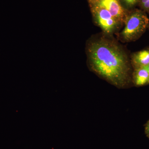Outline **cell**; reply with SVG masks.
I'll return each mask as SVG.
<instances>
[{
  "label": "cell",
  "instance_id": "6da1fadb",
  "mask_svg": "<svg viewBox=\"0 0 149 149\" xmlns=\"http://www.w3.org/2000/svg\"><path fill=\"white\" fill-rule=\"evenodd\" d=\"M86 50L88 65L97 75L118 88L130 83V59L112 36L102 33L93 36L87 42Z\"/></svg>",
  "mask_w": 149,
  "mask_h": 149
},
{
  "label": "cell",
  "instance_id": "7a4b0ae2",
  "mask_svg": "<svg viewBox=\"0 0 149 149\" xmlns=\"http://www.w3.org/2000/svg\"><path fill=\"white\" fill-rule=\"evenodd\" d=\"M118 38L123 42H134L140 38L149 26L147 14L140 8L128 11Z\"/></svg>",
  "mask_w": 149,
  "mask_h": 149
},
{
  "label": "cell",
  "instance_id": "3957f363",
  "mask_svg": "<svg viewBox=\"0 0 149 149\" xmlns=\"http://www.w3.org/2000/svg\"><path fill=\"white\" fill-rule=\"evenodd\" d=\"M94 22L105 35L112 36L117 33L123 24L105 9L95 5H90Z\"/></svg>",
  "mask_w": 149,
  "mask_h": 149
},
{
  "label": "cell",
  "instance_id": "277c9868",
  "mask_svg": "<svg viewBox=\"0 0 149 149\" xmlns=\"http://www.w3.org/2000/svg\"><path fill=\"white\" fill-rule=\"evenodd\" d=\"M90 5H95L105 9L123 24H124L128 11L122 6L120 0H97Z\"/></svg>",
  "mask_w": 149,
  "mask_h": 149
},
{
  "label": "cell",
  "instance_id": "5b68a950",
  "mask_svg": "<svg viewBox=\"0 0 149 149\" xmlns=\"http://www.w3.org/2000/svg\"><path fill=\"white\" fill-rule=\"evenodd\" d=\"M130 59V63L134 69L146 67L149 64V49L133 53Z\"/></svg>",
  "mask_w": 149,
  "mask_h": 149
},
{
  "label": "cell",
  "instance_id": "8992f818",
  "mask_svg": "<svg viewBox=\"0 0 149 149\" xmlns=\"http://www.w3.org/2000/svg\"><path fill=\"white\" fill-rule=\"evenodd\" d=\"M132 80L136 86H141L149 83V74L146 67L134 69Z\"/></svg>",
  "mask_w": 149,
  "mask_h": 149
},
{
  "label": "cell",
  "instance_id": "52a82bcc",
  "mask_svg": "<svg viewBox=\"0 0 149 149\" xmlns=\"http://www.w3.org/2000/svg\"><path fill=\"white\" fill-rule=\"evenodd\" d=\"M139 0H120L123 8L126 10L129 11L136 8L138 6Z\"/></svg>",
  "mask_w": 149,
  "mask_h": 149
},
{
  "label": "cell",
  "instance_id": "ba28073f",
  "mask_svg": "<svg viewBox=\"0 0 149 149\" xmlns=\"http://www.w3.org/2000/svg\"><path fill=\"white\" fill-rule=\"evenodd\" d=\"M138 6L140 9L149 14V0H139Z\"/></svg>",
  "mask_w": 149,
  "mask_h": 149
},
{
  "label": "cell",
  "instance_id": "9c48e42d",
  "mask_svg": "<svg viewBox=\"0 0 149 149\" xmlns=\"http://www.w3.org/2000/svg\"><path fill=\"white\" fill-rule=\"evenodd\" d=\"M146 133L148 136H149V121L147 123L146 127Z\"/></svg>",
  "mask_w": 149,
  "mask_h": 149
},
{
  "label": "cell",
  "instance_id": "30bf717a",
  "mask_svg": "<svg viewBox=\"0 0 149 149\" xmlns=\"http://www.w3.org/2000/svg\"><path fill=\"white\" fill-rule=\"evenodd\" d=\"M97 0H88L89 5L93 4L94 3H95Z\"/></svg>",
  "mask_w": 149,
  "mask_h": 149
},
{
  "label": "cell",
  "instance_id": "8fae6325",
  "mask_svg": "<svg viewBox=\"0 0 149 149\" xmlns=\"http://www.w3.org/2000/svg\"><path fill=\"white\" fill-rule=\"evenodd\" d=\"M147 70H148V72H149V64L146 67Z\"/></svg>",
  "mask_w": 149,
  "mask_h": 149
},
{
  "label": "cell",
  "instance_id": "7c38bea8",
  "mask_svg": "<svg viewBox=\"0 0 149 149\" xmlns=\"http://www.w3.org/2000/svg\"><path fill=\"white\" fill-rule=\"evenodd\" d=\"M148 28H149V27H148Z\"/></svg>",
  "mask_w": 149,
  "mask_h": 149
}]
</instances>
